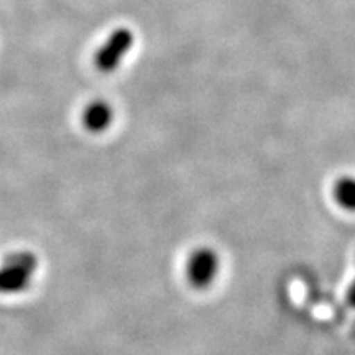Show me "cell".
<instances>
[{
    "instance_id": "cell-3",
    "label": "cell",
    "mask_w": 355,
    "mask_h": 355,
    "mask_svg": "<svg viewBox=\"0 0 355 355\" xmlns=\"http://www.w3.org/2000/svg\"><path fill=\"white\" fill-rule=\"evenodd\" d=\"M133 43L132 35L127 30H119L112 37L109 38V42L101 48L99 55H97V66L102 71H112L117 68V64L121 63V60L125 55L130 44Z\"/></svg>"
},
{
    "instance_id": "cell-5",
    "label": "cell",
    "mask_w": 355,
    "mask_h": 355,
    "mask_svg": "<svg viewBox=\"0 0 355 355\" xmlns=\"http://www.w3.org/2000/svg\"><path fill=\"white\" fill-rule=\"evenodd\" d=\"M332 196L340 209L355 212V176H340L332 188Z\"/></svg>"
},
{
    "instance_id": "cell-4",
    "label": "cell",
    "mask_w": 355,
    "mask_h": 355,
    "mask_svg": "<svg viewBox=\"0 0 355 355\" xmlns=\"http://www.w3.org/2000/svg\"><path fill=\"white\" fill-rule=\"evenodd\" d=\"M83 121L87 130L99 133L105 130L112 122V109L105 102H94L84 110Z\"/></svg>"
},
{
    "instance_id": "cell-2",
    "label": "cell",
    "mask_w": 355,
    "mask_h": 355,
    "mask_svg": "<svg viewBox=\"0 0 355 355\" xmlns=\"http://www.w3.org/2000/svg\"><path fill=\"white\" fill-rule=\"evenodd\" d=\"M220 270L219 255L214 248L201 247L193 252L186 266V275L191 286L196 290H206L216 282Z\"/></svg>"
},
{
    "instance_id": "cell-6",
    "label": "cell",
    "mask_w": 355,
    "mask_h": 355,
    "mask_svg": "<svg viewBox=\"0 0 355 355\" xmlns=\"http://www.w3.org/2000/svg\"><path fill=\"white\" fill-rule=\"evenodd\" d=\"M347 304L350 308L355 309V278L352 282V285L349 286V291H347Z\"/></svg>"
},
{
    "instance_id": "cell-1",
    "label": "cell",
    "mask_w": 355,
    "mask_h": 355,
    "mask_svg": "<svg viewBox=\"0 0 355 355\" xmlns=\"http://www.w3.org/2000/svg\"><path fill=\"white\" fill-rule=\"evenodd\" d=\"M38 270V259L32 252H17L0 265V295H19L30 286Z\"/></svg>"
}]
</instances>
